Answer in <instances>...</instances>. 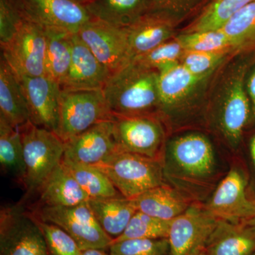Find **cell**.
Returning <instances> with one entry per match:
<instances>
[{
  "instance_id": "obj_20",
  "label": "cell",
  "mask_w": 255,
  "mask_h": 255,
  "mask_svg": "<svg viewBox=\"0 0 255 255\" xmlns=\"http://www.w3.org/2000/svg\"><path fill=\"white\" fill-rule=\"evenodd\" d=\"M209 255H253L255 252V228L220 221L206 246Z\"/></svg>"
},
{
  "instance_id": "obj_14",
  "label": "cell",
  "mask_w": 255,
  "mask_h": 255,
  "mask_svg": "<svg viewBox=\"0 0 255 255\" xmlns=\"http://www.w3.org/2000/svg\"><path fill=\"white\" fill-rule=\"evenodd\" d=\"M65 144L64 158L90 165L100 164L119 150L114 119L95 124Z\"/></svg>"
},
{
  "instance_id": "obj_6",
  "label": "cell",
  "mask_w": 255,
  "mask_h": 255,
  "mask_svg": "<svg viewBox=\"0 0 255 255\" xmlns=\"http://www.w3.org/2000/svg\"><path fill=\"white\" fill-rule=\"evenodd\" d=\"M0 255H50L33 214L20 206L1 210Z\"/></svg>"
},
{
  "instance_id": "obj_44",
  "label": "cell",
  "mask_w": 255,
  "mask_h": 255,
  "mask_svg": "<svg viewBox=\"0 0 255 255\" xmlns=\"http://www.w3.org/2000/svg\"><path fill=\"white\" fill-rule=\"evenodd\" d=\"M253 220V226H254V227L255 228V217Z\"/></svg>"
},
{
  "instance_id": "obj_26",
  "label": "cell",
  "mask_w": 255,
  "mask_h": 255,
  "mask_svg": "<svg viewBox=\"0 0 255 255\" xmlns=\"http://www.w3.org/2000/svg\"><path fill=\"white\" fill-rule=\"evenodd\" d=\"M45 76L59 84L68 75L72 60V35L63 30L46 28Z\"/></svg>"
},
{
  "instance_id": "obj_37",
  "label": "cell",
  "mask_w": 255,
  "mask_h": 255,
  "mask_svg": "<svg viewBox=\"0 0 255 255\" xmlns=\"http://www.w3.org/2000/svg\"><path fill=\"white\" fill-rule=\"evenodd\" d=\"M23 16L16 0H0V44H6L14 36Z\"/></svg>"
},
{
  "instance_id": "obj_7",
  "label": "cell",
  "mask_w": 255,
  "mask_h": 255,
  "mask_svg": "<svg viewBox=\"0 0 255 255\" xmlns=\"http://www.w3.org/2000/svg\"><path fill=\"white\" fill-rule=\"evenodd\" d=\"M46 45V28L23 17L1 55L17 75L45 76Z\"/></svg>"
},
{
  "instance_id": "obj_13",
  "label": "cell",
  "mask_w": 255,
  "mask_h": 255,
  "mask_svg": "<svg viewBox=\"0 0 255 255\" xmlns=\"http://www.w3.org/2000/svg\"><path fill=\"white\" fill-rule=\"evenodd\" d=\"M206 210L220 221L238 223L255 217V201L247 196L246 183L237 169H231L220 183Z\"/></svg>"
},
{
  "instance_id": "obj_27",
  "label": "cell",
  "mask_w": 255,
  "mask_h": 255,
  "mask_svg": "<svg viewBox=\"0 0 255 255\" xmlns=\"http://www.w3.org/2000/svg\"><path fill=\"white\" fill-rule=\"evenodd\" d=\"M0 163L7 173L24 186L26 164L19 128L0 115Z\"/></svg>"
},
{
  "instance_id": "obj_16",
  "label": "cell",
  "mask_w": 255,
  "mask_h": 255,
  "mask_svg": "<svg viewBox=\"0 0 255 255\" xmlns=\"http://www.w3.org/2000/svg\"><path fill=\"white\" fill-rule=\"evenodd\" d=\"M175 19L158 11H147L127 27L131 60L149 53L173 34Z\"/></svg>"
},
{
  "instance_id": "obj_21",
  "label": "cell",
  "mask_w": 255,
  "mask_h": 255,
  "mask_svg": "<svg viewBox=\"0 0 255 255\" xmlns=\"http://www.w3.org/2000/svg\"><path fill=\"white\" fill-rule=\"evenodd\" d=\"M88 203L97 222L114 240L124 232L137 211L132 201L123 196L90 199Z\"/></svg>"
},
{
  "instance_id": "obj_2",
  "label": "cell",
  "mask_w": 255,
  "mask_h": 255,
  "mask_svg": "<svg viewBox=\"0 0 255 255\" xmlns=\"http://www.w3.org/2000/svg\"><path fill=\"white\" fill-rule=\"evenodd\" d=\"M95 166L110 178L127 199H134L164 184L163 168L157 159L119 150Z\"/></svg>"
},
{
  "instance_id": "obj_39",
  "label": "cell",
  "mask_w": 255,
  "mask_h": 255,
  "mask_svg": "<svg viewBox=\"0 0 255 255\" xmlns=\"http://www.w3.org/2000/svg\"><path fill=\"white\" fill-rule=\"evenodd\" d=\"M248 92L249 94L252 104H253V112L255 116V70L250 77L248 83Z\"/></svg>"
},
{
  "instance_id": "obj_36",
  "label": "cell",
  "mask_w": 255,
  "mask_h": 255,
  "mask_svg": "<svg viewBox=\"0 0 255 255\" xmlns=\"http://www.w3.org/2000/svg\"><path fill=\"white\" fill-rule=\"evenodd\" d=\"M226 51L199 52L184 51L181 58V64L191 73L199 77H205L223 60Z\"/></svg>"
},
{
  "instance_id": "obj_40",
  "label": "cell",
  "mask_w": 255,
  "mask_h": 255,
  "mask_svg": "<svg viewBox=\"0 0 255 255\" xmlns=\"http://www.w3.org/2000/svg\"><path fill=\"white\" fill-rule=\"evenodd\" d=\"M81 255H109L105 253V250L88 249L82 251Z\"/></svg>"
},
{
  "instance_id": "obj_17",
  "label": "cell",
  "mask_w": 255,
  "mask_h": 255,
  "mask_svg": "<svg viewBox=\"0 0 255 255\" xmlns=\"http://www.w3.org/2000/svg\"><path fill=\"white\" fill-rule=\"evenodd\" d=\"M171 154L186 173L195 177L207 175L214 169L215 157L211 142L203 135L190 134L171 145Z\"/></svg>"
},
{
  "instance_id": "obj_43",
  "label": "cell",
  "mask_w": 255,
  "mask_h": 255,
  "mask_svg": "<svg viewBox=\"0 0 255 255\" xmlns=\"http://www.w3.org/2000/svg\"><path fill=\"white\" fill-rule=\"evenodd\" d=\"M78 1H80V2L82 3V4H85V3H86L88 0H78Z\"/></svg>"
},
{
  "instance_id": "obj_30",
  "label": "cell",
  "mask_w": 255,
  "mask_h": 255,
  "mask_svg": "<svg viewBox=\"0 0 255 255\" xmlns=\"http://www.w3.org/2000/svg\"><path fill=\"white\" fill-rule=\"evenodd\" d=\"M255 0H212L193 23L189 32L221 29L233 15Z\"/></svg>"
},
{
  "instance_id": "obj_9",
  "label": "cell",
  "mask_w": 255,
  "mask_h": 255,
  "mask_svg": "<svg viewBox=\"0 0 255 255\" xmlns=\"http://www.w3.org/2000/svg\"><path fill=\"white\" fill-rule=\"evenodd\" d=\"M23 17L45 28L77 33L92 18L78 0H16Z\"/></svg>"
},
{
  "instance_id": "obj_28",
  "label": "cell",
  "mask_w": 255,
  "mask_h": 255,
  "mask_svg": "<svg viewBox=\"0 0 255 255\" xmlns=\"http://www.w3.org/2000/svg\"><path fill=\"white\" fill-rule=\"evenodd\" d=\"M62 163L90 199L122 196L111 182L110 178L96 166L78 163L64 157Z\"/></svg>"
},
{
  "instance_id": "obj_42",
  "label": "cell",
  "mask_w": 255,
  "mask_h": 255,
  "mask_svg": "<svg viewBox=\"0 0 255 255\" xmlns=\"http://www.w3.org/2000/svg\"><path fill=\"white\" fill-rule=\"evenodd\" d=\"M196 255H208L207 253H206L205 251H203V252H201V253H199V254H198Z\"/></svg>"
},
{
  "instance_id": "obj_5",
  "label": "cell",
  "mask_w": 255,
  "mask_h": 255,
  "mask_svg": "<svg viewBox=\"0 0 255 255\" xmlns=\"http://www.w3.org/2000/svg\"><path fill=\"white\" fill-rule=\"evenodd\" d=\"M32 214L42 221L63 228L82 251L105 250L113 243V238L97 222L88 201L73 206H37Z\"/></svg>"
},
{
  "instance_id": "obj_41",
  "label": "cell",
  "mask_w": 255,
  "mask_h": 255,
  "mask_svg": "<svg viewBox=\"0 0 255 255\" xmlns=\"http://www.w3.org/2000/svg\"><path fill=\"white\" fill-rule=\"evenodd\" d=\"M251 151L252 157H253V162H254L255 164V135L251 140Z\"/></svg>"
},
{
  "instance_id": "obj_11",
  "label": "cell",
  "mask_w": 255,
  "mask_h": 255,
  "mask_svg": "<svg viewBox=\"0 0 255 255\" xmlns=\"http://www.w3.org/2000/svg\"><path fill=\"white\" fill-rule=\"evenodd\" d=\"M114 135L119 150L157 159L162 142L158 122L147 116L114 117Z\"/></svg>"
},
{
  "instance_id": "obj_3",
  "label": "cell",
  "mask_w": 255,
  "mask_h": 255,
  "mask_svg": "<svg viewBox=\"0 0 255 255\" xmlns=\"http://www.w3.org/2000/svg\"><path fill=\"white\" fill-rule=\"evenodd\" d=\"M18 128L26 164L24 187L31 194L39 190L61 163L65 144L55 132L37 127L31 121Z\"/></svg>"
},
{
  "instance_id": "obj_45",
  "label": "cell",
  "mask_w": 255,
  "mask_h": 255,
  "mask_svg": "<svg viewBox=\"0 0 255 255\" xmlns=\"http://www.w3.org/2000/svg\"><path fill=\"white\" fill-rule=\"evenodd\" d=\"M254 255H255V254Z\"/></svg>"
},
{
  "instance_id": "obj_34",
  "label": "cell",
  "mask_w": 255,
  "mask_h": 255,
  "mask_svg": "<svg viewBox=\"0 0 255 255\" xmlns=\"http://www.w3.org/2000/svg\"><path fill=\"white\" fill-rule=\"evenodd\" d=\"M110 255H166L169 252L167 238L128 239L113 242Z\"/></svg>"
},
{
  "instance_id": "obj_10",
  "label": "cell",
  "mask_w": 255,
  "mask_h": 255,
  "mask_svg": "<svg viewBox=\"0 0 255 255\" xmlns=\"http://www.w3.org/2000/svg\"><path fill=\"white\" fill-rule=\"evenodd\" d=\"M219 221L206 209L188 208L171 221L169 254L196 255L204 251Z\"/></svg>"
},
{
  "instance_id": "obj_23",
  "label": "cell",
  "mask_w": 255,
  "mask_h": 255,
  "mask_svg": "<svg viewBox=\"0 0 255 255\" xmlns=\"http://www.w3.org/2000/svg\"><path fill=\"white\" fill-rule=\"evenodd\" d=\"M137 211L171 221L187 211L186 201L178 193L162 184L130 199Z\"/></svg>"
},
{
  "instance_id": "obj_1",
  "label": "cell",
  "mask_w": 255,
  "mask_h": 255,
  "mask_svg": "<svg viewBox=\"0 0 255 255\" xmlns=\"http://www.w3.org/2000/svg\"><path fill=\"white\" fill-rule=\"evenodd\" d=\"M158 71L135 60L112 74L102 89L114 117L142 116L159 105Z\"/></svg>"
},
{
  "instance_id": "obj_8",
  "label": "cell",
  "mask_w": 255,
  "mask_h": 255,
  "mask_svg": "<svg viewBox=\"0 0 255 255\" xmlns=\"http://www.w3.org/2000/svg\"><path fill=\"white\" fill-rule=\"evenodd\" d=\"M77 33L110 76L131 61L127 28L92 18Z\"/></svg>"
},
{
  "instance_id": "obj_24",
  "label": "cell",
  "mask_w": 255,
  "mask_h": 255,
  "mask_svg": "<svg viewBox=\"0 0 255 255\" xmlns=\"http://www.w3.org/2000/svg\"><path fill=\"white\" fill-rule=\"evenodd\" d=\"M204 78V77L191 73L181 63L158 72L159 105L164 107L177 105L184 100Z\"/></svg>"
},
{
  "instance_id": "obj_19",
  "label": "cell",
  "mask_w": 255,
  "mask_h": 255,
  "mask_svg": "<svg viewBox=\"0 0 255 255\" xmlns=\"http://www.w3.org/2000/svg\"><path fill=\"white\" fill-rule=\"evenodd\" d=\"M0 115L11 125L20 127L30 121L27 102L17 75L1 55Z\"/></svg>"
},
{
  "instance_id": "obj_35",
  "label": "cell",
  "mask_w": 255,
  "mask_h": 255,
  "mask_svg": "<svg viewBox=\"0 0 255 255\" xmlns=\"http://www.w3.org/2000/svg\"><path fill=\"white\" fill-rule=\"evenodd\" d=\"M184 50L177 40L166 41L149 53L135 58L149 68L160 72L179 63Z\"/></svg>"
},
{
  "instance_id": "obj_31",
  "label": "cell",
  "mask_w": 255,
  "mask_h": 255,
  "mask_svg": "<svg viewBox=\"0 0 255 255\" xmlns=\"http://www.w3.org/2000/svg\"><path fill=\"white\" fill-rule=\"evenodd\" d=\"M172 221V220H171ZM171 221L157 219L136 211L124 232L114 242L128 239H159L168 237Z\"/></svg>"
},
{
  "instance_id": "obj_29",
  "label": "cell",
  "mask_w": 255,
  "mask_h": 255,
  "mask_svg": "<svg viewBox=\"0 0 255 255\" xmlns=\"http://www.w3.org/2000/svg\"><path fill=\"white\" fill-rule=\"evenodd\" d=\"M228 36L233 49L247 50L255 47V0L226 22L221 28Z\"/></svg>"
},
{
  "instance_id": "obj_22",
  "label": "cell",
  "mask_w": 255,
  "mask_h": 255,
  "mask_svg": "<svg viewBox=\"0 0 255 255\" xmlns=\"http://www.w3.org/2000/svg\"><path fill=\"white\" fill-rule=\"evenodd\" d=\"M249 114V100L243 76L238 75L228 88L221 113V127L231 141L236 143L240 140Z\"/></svg>"
},
{
  "instance_id": "obj_25",
  "label": "cell",
  "mask_w": 255,
  "mask_h": 255,
  "mask_svg": "<svg viewBox=\"0 0 255 255\" xmlns=\"http://www.w3.org/2000/svg\"><path fill=\"white\" fill-rule=\"evenodd\" d=\"M84 4L92 18L123 28L147 11L145 0H88Z\"/></svg>"
},
{
  "instance_id": "obj_38",
  "label": "cell",
  "mask_w": 255,
  "mask_h": 255,
  "mask_svg": "<svg viewBox=\"0 0 255 255\" xmlns=\"http://www.w3.org/2000/svg\"><path fill=\"white\" fill-rule=\"evenodd\" d=\"M201 0H145L147 11H158L173 17L187 14Z\"/></svg>"
},
{
  "instance_id": "obj_18",
  "label": "cell",
  "mask_w": 255,
  "mask_h": 255,
  "mask_svg": "<svg viewBox=\"0 0 255 255\" xmlns=\"http://www.w3.org/2000/svg\"><path fill=\"white\" fill-rule=\"evenodd\" d=\"M38 192L40 195L38 206H73L90 200V197L62 162Z\"/></svg>"
},
{
  "instance_id": "obj_15",
  "label": "cell",
  "mask_w": 255,
  "mask_h": 255,
  "mask_svg": "<svg viewBox=\"0 0 255 255\" xmlns=\"http://www.w3.org/2000/svg\"><path fill=\"white\" fill-rule=\"evenodd\" d=\"M71 41V65L60 88L102 90L110 73L82 41L78 33L72 35Z\"/></svg>"
},
{
  "instance_id": "obj_12",
  "label": "cell",
  "mask_w": 255,
  "mask_h": 255,
  "mask_svg": "<svg viewBox=\"0 0 255 255\" xmlns=\"http://www.w3.org/2000/svg\"><path fill=\"white\" fill-rule=\"evenodd\" d=\"M17 77L27 102L30 121L37 127L56 133L61 91L59 84L46 76Z\"/></svg>"
},
{
  "instance_id": "obj_32",
  "label": "cell",
  "mask_w": 255,
  "mask_h": 255,
  "mask_svg": "<svg viewBox=\"0 0 255 255\" xmlns=\"http://www.w3.org/2000/svg\"><path fill=\"white\" fill-rule=\"evenodd\" d=\"M184 51L222 52L231 48L228 36L222 29L189 32L177 37Z\"/></svg>"
},
{
  "instance_id": "obj_4",
  "label": "cell",
  "mask_w": 255,
  "mask_h": 255,
  "mask_svg": "<svg viewBox=\"0 0 255 255\" xmlns=\"http://www.w3.org/2000/svg\"><path fill=\"white\" fill-rule=\"evenodd\" d=\"M113 119L102 90L61 89L56 134L65 143L95 124Z\"/></svg>"
},
{
  "instance_id": "obj_33",
  "label": "cell",
  "mask_w": 255,
  "mask_h": 255,
  "mask_svg": "<svg viewBox=\"0 0 255 255\" xmlns=\"http://www.w3.org/2000/svg\"><path fill=\"white\" fill-rule=\"evenodd\" d=\"M33 217L44 236L50 255H81L78 243L63 228Z\"/></svg>"
}]
</instances>
